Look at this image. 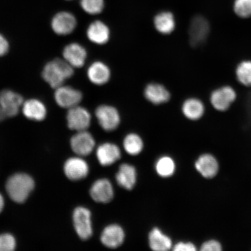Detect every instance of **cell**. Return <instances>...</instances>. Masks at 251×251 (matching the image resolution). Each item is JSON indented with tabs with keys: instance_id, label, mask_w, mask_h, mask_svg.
I'll list each match as a JSON object with an SVG mask.
<instances>
[{
	"instance_id": "33",
	"label": "cell",
	"mask_w": 251,
	"mask_h": 251,
	"mask_svg": "<svg viewBox=\"0 0 251 251\" xmlns=\"http://www.w3.org/2000/svg\"><path fill=\"white\" fill-rule=\"evenodd\" d=\"M175 251H195L197 250L196 247L191 243H178L175 245L173 249Z\"/></svg>"
},
{
	"instance_id": "10",
	"label": "cell",
	"mask_w": 251,
	"mask_h": 251,
	"mask_svg": "<svg viewBox=\"0 0 251 251\" xmlns=\"http://www.w3.org/2000/svg\"><path fill=\"white\" fill-rule=\"evenodd\" d=\"M77 20L71 12L62 11L55 15L51 21V28L59 36L71 34L76 29Z\"/></svg>"
},
{
	"instance_id": "27",
	"label": "cell",
	"mask_w": 251,
	"mask_h": 251,
	"mask_svg": "<svg viewBox=\"0 0 251 251\" xmlns=\"http://www.w3.org/2000/svg\"><path fill=\"white\" fill-rule=\"evenodd\" d=\"M235 76L242 85L251 87V61H241L235 69Z\"/></svg>"
},
{
	"instance_id": "24",
	"label": "cell",
	"mask_w": 251,
	"mask_h": 251,
	"mask_svg": "<svg viewBox=\"0 0 251 251\" xmlns=\"http://www.w3.org/2000/svg\"><path fill=\"white\" fill-rule=\"evenodd\" d=\"M184 115L191 121L199 120L205 113V106L199 99H187L182 105Z\"/></svg>"
},
{
	"instance_id": "22",
	"label": "cell",
	"mask_w": 251,
	"mask_h": 251,
	"mask_svg": "<svg viewBox=\"0 0 251 251\" xmlns=\"http://www.w3.org/2000/svg\"><path fill=\"white\" fill-rule=\"evenodd\" d=\"M144 96L147 100L155 105L167 102L171 98L170 93L158 83H150L144 90Z\"/></svg>"
},
{
	"instance_id": "26",
	"label": "cell",
	"mask_w": 251,
	"mask_h": 251,
	"mask_svg": "<svg viewBox=\"0 0 251 251\" xmlns=\"http://www.w3.org/2000/svg\"><path fill=\"white\" fill-rule=\"evenodd\" d=\"M143 147V141L139 135L130 133L125 137L124 140V148L128 154H139L142 151Z\"/></svg>"
},
{
	"instance_id": "37",
	"label": "cell",
	"mask_w": 251,
	"mask_h": 251,
	"mask_svg": "<svg viewBox=\"0 0 251 251\" xmlns=\"http://www.w3.org/2000/svg\"></svg>"
},
{
	"instance_id": "1",
	"label": "cell",
	"mask_w": 251,
	"mask_h": 251,
	"mask_svg": "<svg viewBox=\"0 0 251 251\" xmlns=\"http://www.w3.org/2000/svg\"><path fill=\"white\" fill-rule=\"evenodd\" d=\"M74 74V68L64 59L56 58L49 62L43 68L42 77L49 85L56 89Z\"/></svg>"
},
{
	"instance_id": "35",
	"label": "cell",
	"mask_w": 251,
	"mask_h": 251,
	"mask_svg": "<svg viewBox=\"0 0 251 251\" xmlns=\"http://www.w3.org/2000/svg\"><path fill=\"white\" fill-rule=\"evenodd\" d=\"M4 198H3L1 194H0V213H1L4 208Z\"/></svg>"
},
{
	"instance_id": "4",
	"label": "cell",
	"mask_w": 251,
	"mask_h": 251,
	"mask_svg": "<svg viewBox=\"0 0 251 251\" xmlns=\"http://www.w3.org/2000/svg\"><path fill=\"white\" fill-rule=\"evenodd\" d=\"M92 215L89 209L78 207L73 213L75 230L81 240H87L92 236Z\"/></svg>"
},
{
	"instance_id": "31",
	"label": "cell",
	"mask_w": 251,
	"mask_h": 251,
	"mask_svg": "<svg viewBox=\"0 0 251 251\" xmlns=\"http://www.w3.org/2000/svg\"><path fill=\"white\" fill-rule=\"evenodd\" d=\"M16 248V240L9 234L0 235V251H12Z\"/></svg>"
},
{
	"instance_id": "2",
	"label": "cell",
	"mask_w": 251,
	"mask_h": 251,
	"mask_svg": "<svg viewBox=\"0 0 251 251\" xmlns=\"http://www.w3.org/2000/svg\"><path fill=\"white\" fill-rule=\"evenodd\" d=\"M34 186V181L30 176L17 174L8 178L6 183V190L12 201L21 203L26 201Z\"/></svg>"
},
{
	"instance_id": "25",
	"label": "cell",
	"mask_w": 251,
	"mask_h": 251,
	"mask_svg": "<svg viewBox=\"0 0 251 251\" xmlns=\"http://www.w3.org/2000/svg\"><path fill=\"white\" fill-rule=\"evenodd\" d=\"M155 29L163 34H169L175 29L176 22L174 15L170 12H160L155 16L154 21Z\"/></svg>"
},
{
	"instance_id": "17",
	"label": "cell",
	"mask_w": 251,
	"mask_h": 251,
	"mask_svg": "<svg viewBox=\"0 0 251 251\" xmlns=\"http://www.w3.org/2000/svg\"><path fill=\"white\" fill-rule=\"evenodd\" d=\"M96 155L100 164L107 166L114 164L121 158V152L115 144L106 143L99 147Z\"/></svg>"
},
{
	"instance_id": "23",
	"label": "cell",
	"mask_w": 251,
	"mask_h": 251,
	"mask_svg": "<svg viewBox=\"0 0 251 251\" xmlns=\"http://www.w3.org/2000/svg\"><path fill=\"white\" fill-rule=\"evenodd\" d=\"M149 239L150 247L153 251H167L172 248L171 238L158 228H153L150 232Z\"/></svg>"
},
{
	"instance_id": "28",
	"label": "cell",
	"mask_w": 251,
	"mask_h": 251,
	"mask_svg": "<svg viewBox=\"0 0 251 251\" xmlns=\"http://www.w3.org/2000/svg\"><path fill=\"white\" fill-rule=\"evenodd\" d=\"M176 169L175 162L171 157L162 156L158 160L155 165V169L160 176L169 177L174 175Z\"/></svg>"
},
{
	"instance_id": "19",
	"label": "cell",
	"mask_w": 251,
	"mask_h": 251,
	"mask_svg": "<svg viewBox=\"0 0 251 251\" xmlns=\"http://www.w3.org/2000/svg\"><path fill=\"white\" fill-rule=\"evenodd\" d=\"M86 34L90 42L99 45L107 43L110 37L109 27L100 21H96L91 24L87 28Z\"/></svg>"
},
{
	"instance_id": "32",
	"label": "cell",
	"mask_w": 251,
	"mask_h": 251,
	"mask_svg": "<svg viewBox=\"0 0 251 251\" xmlns=\"http://www.w3.org/2000/svg\"><path fill=\"white\" fill-rule=\"evenodd\" d=\"M202 251H221L222 246L218 241L215 240H210L204 243L201 248Z\"/></svg>"
},
{
	"instance_id": "18",
	"label": "cell",
	"mask_w": 251,
	"mask_h": 251,
	"mask_svg": "<svg viewBox=\"0 0 251 251\" xmlns=\"http://www.w3.org/2000/svg\"><path fill=\"white\" fill-rule=\"evenodd\" d=\"M89 80L96 85L101 86L108 82L111 77V71L108 66L101 61L91 64L87 72Z\"/></svg>"
},
{
	"instance_id": "9",
	"label": "cell",
	"mask_w": 251,
	"mask_h": 251,
	"mask_svg": "<svg viewBox=\"0 0 251 251\" xmlns=\"http://www.w3.org/2000/svg\"><path fill=\"white\" fill-rule=\"evenodd\" d=\"M24 102L23 97L14 91L4 90L0 92V107L7 118L17 115Z\"/></svg>"
},
{
	"instance_id": "12",
	"label": "cell",
	"mask_w": 251,
	"mask_h": 251,
	"mask_svg": "<svg viewBox=\"0 0 251 251\" xmlns=\"http://www.w3.org/2000/svg\"><path fill=\"white\" fill-rule=\"evenodd\" d=\"M63 59L74 68L82 67L85 64L87 53L83 46L77 43H71L63 50Z\"/></svg>"
},
{
	"instance_id": "3",
	"label": "cell",
	"mask_w": 251,
	"mask_h": 251,
	"mask_svg": "<svg viewBox=\"0 0 251 251\" xmlns=\"http://www.w3.org/2000/svg\"><path fill=\"white\" fill-rule=\"evenodd\" d=\"M237 98V94L234 88L224 86L213 91L210 96V101L217 111L225 112L231 107Z\"/></svg>"
},
{
	"instance_id": "15",
	"label": "cell",
	"mask_w": 251,
	"mask_h": 251,
	"mask_svg": "<svg viewBox=\"0 0 251 251\" xmlns=\"http://www.w3.org/2000/svg\"><path fill=\"white\" fill-rule=\"evenodd\" d=\"M64 172L69 179L78 181L87 177L89 172V165L83 159L72 158L65 162Z\"/></svg>"
},
{
	"instance_id": "5",
	"label": "cell",
	"mask_w": 251,
	"mask_h": 251,
	"mask_svg": "<svg viewBox=\"0 0 251 251\" xmlns=\"http://www.w3.org/2000/svg\"><path fill=\"white\" fill-rule=\"evenodd\" d=\"M54 100L59 106L71 109L79 105L83 99L80 91L71 86L62 85L55 89Z\"/></svg>"
},
{
	"instance_id": "16",
	"label": "cell",
	"mask_w": 251,
	"mask_h": 251,
	"mask_svg": "<svg viewBox=\"0 0 251 251\" xmlns=\"http://www.w3.org/2000/svg\"><path fill=\"white\" fill-rule=\"evenodd\" d=\"M22 111L25 117L33 121H42L47 117V110L40 100L31 99L24 102Z\"/></svg>"
},
{
	"instance_id": "13",
	"label": "cell",
	"mask_w": 251,
	"mask_h": 251,
	"mask_svg": "<svg viewBox=\"0 0 251 251\" xmlns=\"http://www.w3.org/2000/svg\"><path fill=\"white\" fill-rule=\"evenodd\" d=\"M90 194L97 202L106 203L113 199L114 190L111 182L106 178H101L94 182L90 188Z\"/></svg>"
},
{
	"instance_id": "29",
	"label": "cell",
	"mask_w": 251,
	"mask_h": 251,
	"mask_svg": "<svg viewBox=\"0 0 251 251\" xmlns=\"http://www.w3.org/2000/svg\"><path fill=\"white\" fill-rule=\"evenodd\" d=\"M233 11L240 18H251V0H234Z\"/></svg>"
},
{
	"instance_id": "8",
	"label": "cell",
	"mask_w": 251,
	"mask_h": 251,
	"mask_svg": "<svg viewBox=\"0 0 251 251\" xmlns=\"http://www.w3.org/2000/svg\"><path fill=\"white\" fill-rule=\"evenodd\" d=\"M210 25L206 19L198 15L191 20L189 27V38L191 46L198 47L201 45L208 38Z\"/></svg>"
},
{
	"instance_id": "30",
	"label": "cell",
	"mask_w": 251,
	"mask_h": 251,
	"mask_svg": "<svg viewBox=\"0 0 251 251\" xmlns=\"http://www.w3.org/2000/svg\"><path fill=\"white\" fill-rule=\"evenodd\" d=\"M80 5L86 13L97 15L103 11L104 8V0H81Z\"/></svg>"
},
{
	"instance_id": "6",
	"label": "cell",
	"mask_w": 251,
	"mask_h": 251,
	"mask_svg": "<svg viewBox=\"0 0 251 251\" xmlns=\"http://www.w3.org/2000/svg\"><path fill=\"white\" fill-rule=\"evenodd\" d=\"M96 117L103 130L112 131L117 129L121 122L118 110L112 106L102 105L96 110Z\"/></svg>"
},
{
	"instance_id": "20",
	"label": "cell",
	"mask_w": 251,
	"mask_h": 251,
	"mask_svg": "<svg viewBox=\"0 0 251 251\" xmlns=\"http://www.w3.org/2000/svg\"><path fill=\"white\" fill-rule=\"evenodd\" d=\"M198 172L206 178L214 177L219 171V164L214 156L205 153L199 157L195 164Z\"/></svg>"
},
{
	"instance_id": "14",
	"label": "cell",
	"mask_w": 251,
	"mask_h": 251,
	"mask_svg": "<svg viewBox=\"0 0 251 251\" xmlns=\"http://www.w3.org/2000/svg\"><path fill=\"white\" fill-rule=\"evenodd\" d=\"M125 238L124 229L118 225L113 224L103 229L100 239L103 246L114 249L123 244Z\"/></svg>"
},
{
	"instance_id": "36",
	"label": "cell",
	"mask_w": 251,
	"mask_h": 251,
	"mask_svg": "<svg viewBox=\"0 0 251 251\" xmlns=\"http://www.w3.org/2000/svg\"><path fill=\"white\" fill-rule=\"evenodd\" d=\"M5 118H7V117H6L4 112L2 111V109L1 108V107H0V122L4 120Z\"/></svg>"
},
{
	"instance_id": "21",
	"label": "cell",
	"mask_w": 251,
	"mask_h": 251,
	"mask_svg": "<svg viewBox=\"0 0 251 251\" xmlns=\"http://www.w3.org/2000/svg\"><path fill=\"white\" fill-rule=\"evenodd\" d=\"M116 180L119 186L125 189L132 190L137 180L136 168L130 164H122L116 175Z\"/></svg>"
},
{
	"instance_id": "7",
	"label": "cell",
	"mask_w": 251,
	"mask_h": 251,
	"mask_svg": "<svg viewBox=\"0 0 251 251\" xmlns=\"http://www.w3.org/2000/svg\"><path fill=\"white\" fill-rule=\"evenodd\" d=\"M67 120L70 129L80 131L89 127L92 117L87 109L78 105L68 109Z\"/></svg>"
},
{
	"instance_id": "11",
	"label": "cell",
	"mask_w": 251,
	"mask_h": 251,
	"mask_svg": "<svg viewBox=\"0 0 251 251\" xmlns=\"http://www.w3.org/2000/svg\"><path fill=\"white\" fill-rule=\"evenodd\" d=\"M95 140L92 135L87 130L77 131V133L71 140L72 150L80 156L90 154L95 147Z\"/></svg>"
},
{
	"instance_id": "34",
	"label": "cell",
	"mask_w": 251,
	"mask_h": 251,
	"mask_svg": "<svg viewBox=\"0 0 251 251\" xmlns=\"http://www.w3.org/2000/svg\"><path fill=\"white\" fill-rule=\"evenodd\" d=\"M9 44L6 37L0 34V56H4L9 51Z\"/></svg>"
}]
</instances>
